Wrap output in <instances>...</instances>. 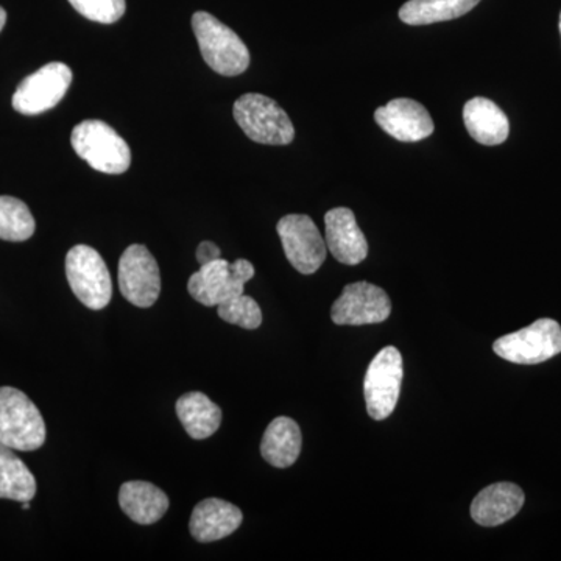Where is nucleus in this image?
Wrapping results in <instances>:
<instances>
[{
	"label": "nucleus",
	"mask_w": 561,
	"mask_h": 561,
	"mask_svg": "<svg viewBox=\"0 0 561 561\" xmlns=\"http://www.w3.org/2000/svg\"><path fill=\"white\" fill-rule=\"evenodd\" d=\"M192 31L201 47L203 60L225 77L241 76L250 66L249 47L238 33L221 24L213 14L197 11L192 16Z\"/></svg>",
	"instance_id": "1"
},
{
	"label": "nucleus",
	"mask_w": 561,
	"mask_h": 561,
	"mask_svg": "<svg viewBox=\"0 0 561 561\" xmlns=\"http://www.w3.org/2000/svg\"><path fill=\"white\" fill-rule=\"evenodd\" d=\"M0 442L24 453L36 451L46 442V423L38 408L13 387H0Z\"/></svg>",
	"instance_id": "2"
},
{
	"label": "nucleus",
	"mask_w": 561,
	"mask_h": 561,
	"mask_svg": "<svg viewBox=\"0 0 561 561\" xmlns=\"http://www.w3.org/2000/svg\"><path fill=\"white\" fill-rule=\"evenodd\" d=\"M70 144L81 160L87 161L95 171L121 175L130 169V147L105 122H81L73 128Z\"/></svg>",
	"instance_id": "3"
},
{
	"label": "nucleus",
	"mask_w": 561,
	"mask_h": 561,
	"mask_svg": "<svg viewBox=\"0 0 561 561\" xmlns=\"http://www.w3.org/2000/svg\"><path fill=\"white\" fill-rule=\"evenodd\" d=\"M234 121L253 142L287 146L295 138V128L286 111L267 95L243 94L232 108Z\"/></svg>",
	"instance_id": "4"
},
{
	"label": "nucleus",
	"mask_w": 561,
	"mask_h": 561,
	"mask_svg": "<svg viewBox=\"0 0 561 561\" xmlns=\"http://www.w3.org/2000/svg\"><path fill=\"white\" fill-rule=\"evenodd\" d=\"M66 276L76 297L92 311H101L113 298L108 267L99 251L77 245L66 256Z\"/></svg>",
	"instance_id": "5"
},
{
	"label": "nucleus",
	"mask_w": 561,
	"mask_h": 561,
	"mask_svg": "<svg viewBox=\"0 0 561 561\" xmlns=\"http://www.w3.org/2000/svg\"><path fill=\"white\" fill-rule=\"evenodd\" d=\"M254 276L250 261L236 262L220 260L201 265V271L191 276L187 290L191 297L206 308L219 306L243 294V287Z\"/></svg>",
	"instance_id": "6"
},
{
	"label": "nucleus",
	"mask_w": 561,
	"mask_h": 561,
	"mask_svg": "<svg viewBox=\"0 0 561 561\" xmlns=\"http://www.w3.org/2000/svg\"><path fill=\"white\" fill-rule=\"evenodd\" d=\"M494 353L513 364L537 365L561 353V327L552 319H540L493 343Z\"/></svg>",
	"instance_id": "7"
},
{
	"label": "nucleus",
	"mask_w": 561,
	"mask_h": 561,
	"mask_svg": "<svg viewBox=\"0 0 561 561\" xmlns=\"http://www.w3.org/2000/svg\"><path fill=\"white\" fill-rule=\"evenodd\" d=\"M402 356L400 350L387 346L376 354L365 375L364 393L367 412L373 420L389 419L400 400Z\"/></svg>",
	"instance_id": "8"
},
{
	"label": "nucleus",
	"mask_w": 561,
	"mask_h": 561,
	"mask_svg": "<svg viewBox=\"0 0 561 561\" xmlns=\"http://www.w3.org/2000/svg\"><path fill=\"white\" fill-rule=\"evenodd\" d=\"M276 231L295 271L312 275L327 261V242L311 217L305 214L284 216L276 225Z\"/></svg>",
	"instance_id": "9"
},
{
	"label": "nucleus",
	"mask_w": 561,
	"mask_h": 561,
	"mask_svg": "<svg viewBox=\"0 0 561 561\" xmlns=\"http://www.w3.org/2000/svg\"><path fill=\"white\" fill-rule=\"evenodd\" d=\"M72 70L65 62H49L21 81L13 95V108L25 116H36L55 108L65 98Z\"/></svg>",
	"instance_id": "10"
},
{
	"label": "nucleus",
	"mask_w": 561,
	"mask_h": 561,
	"mask_svg": "<svg viewBox=\"0 0 561 561\" xmlns=\"http://www.w3.org/2000/svg\"><path fill=\"white\" fill-rule=\"evenodd\" d=\"M119 289L125 300L138 308H151L161 294L158 262L144 245L128 247L119 261Z\"/></svg>",
	"instance_id": "11"
},
{
	"label": "nucleus",
	"mask_w": 561,
	"mask_h": 561,
	"mask_svg": "<svg viewBox=\"0 0 561 561\" xmlns=\"http://www.w3.org/2000/svg\"><path fill=\"white\" fill-rule=\"evenodd\" d=\"M391 301L387 291L375 284H348L331 309V319L341 327H362V324L382 323L389 319Z\"/></svg>",
	"instance_id": "12"
},
{
	"label": "nucleus",
	"mask_w": 561,
	"mask_h": 561,
	"mask_svg": "<svg viewBox=\"0 0 561 561\" xmlns=\"http://www.w3.org/2000/svg\"><path fill=\"white\" fill-rule=\"evenodd\" d=\"M375 121L391 138L419 142L434 133L430 111L412 99H394L375 111Z\"/></svg>",
	"instance_id": "13"
},
{
	"label": "nucleus",
	"mask_w": 561,
	"mask_h": 561,
	"mask_svg": "<svg viewBox=\"0 0 561 561\" xmlns=\"http://www.w3.org/2000/svg\"><path fill=\"white\" fill-rule=\"evenodd\" d=\"M327 247L332 256L345 265H357L367 260L368 242L350 208H334L324 216Z\"/></svg>",
	"instance_id": "14"
},
{
	"label": "nucleus",
	"mask_w": 561,
	"mask_h": 561,
	"mask_svg": "<svg viewBox=\"0 0 561 561\" xmlns=\"http://www.w3.org/2000/svg\"><path fill=\"white\" fill-rule=\"evenodd\" d=\"M524 491L512 482L493 483L483 489L471 504V518L479 526L496 527L511 522L522 511Z\"/></svg>",
	"instance_id": "15"
},
{
	"label": "nucleus",
	"mask_w": 561,
	"mask_h": 561,
	"mask_svg": "<svg viewBox=\"0 0 561 561\" xmlns=\"http://www.w3.org/2000/svg\"><path fill=\"white\" fill-rule=\"evenodd\" d=\"M243 515L241 508L231 502L217 500L202 501L192 512L190 530L198 542H213L230 537L241 527Z\"/></svg>",
	"instance_id": "16"
},
{
	"label": "nucleus",
	"mask_w": 561,
	"mask_h": 561,
	"mask_svg": "<svg viewBox=\"0 0 561 561\" xmlns=\"http://www.w3.org/2000/svg\"><path fill=\"white\" fill-rule=\"evenodd\" d=\"M465 127L482 146H500L511 133L504 111L485 98H474L463 108Z\"/></svg>",
	"instance_id": "17"
},
{
	"label": "nucleus",
	"mask_w": 561,
	"mask_h": 561,
	"mask_svg": "<svg viewBox=\"0 0 561 561\" xmlns=\"http://www.w3.org/2000/svg\"><path fill=\"white\" fill-rule=\"evenodd\" d=\"M119 504L122 512L131 522L149 526L160 522L169 511V497L150 482L131 481L121 486Z\"/></svg>",
	"instance_id": "18"
},
{
	"label": "nucleus",
	"mask_w": 561,
	"mask_h": 561,
	"mask_svg": "<svg viewBox=\"0 0 561 561\" xmlns=\"http://www.w3.org/2000/svg\"><path fill=\"white\" fill-rule=\"evenodd\" d=\"M301 431L294 420L278 416L268 424L261 442V454L275 468H289L301 453Z\"/></svg>",
	"instance_id": "19"
},
{
	"label": "nucleus",
	"mask_w": 561,
	"mask_h": 561,
	"mask_svg": "<svg viewBox=\"0 0 561 561\" xmlns=\"http://www.w3.org/2000/svg\"><path fill=\"white\" fill-rule=\"evenodd\" d=\"M176 415L194 440H205L219 431L221 411L201 391H191L176 401Z\"/></svg>",
	"instance_id": "20"
},
{
	"label": "nucleus",
	"mask_w": 561,
	"mask_h": 561,
	"mask_svg": "<svg viewBox=\"0 0 561 561\" xmlns=\"http://www.w3.org/2000/svg\"><path fill=\"white\" fill-rule=\"evenodd\" d=\"M481 0H409L400 10V20L409 25H430L457 20L479 5Z\"/></svg>",
	"instance_id": "21"
},
{
	"label": "nucleus",
	"mask_w": 561,
	"mask_h": 561,
	"mask_svg": "<svg viewBox=\"0 0 561 561\" xmlns=\"http://www.w3.org/2000/svg\"><path fill=\"white\" fill-rule=\"evenodd\" d=\"M35 496V476L14 449L0 442V500L25 502Z\"/></svg>",
	"instance_id": "22"
},
{
	"label": "nucleus",
	"mask_w": 561,
	"mask_h": 561,
	"mask_svg": "<svg viewBox=\"0 0 561 561\" xmlns=\"http://www.w3.org/2000/svg\"><path fill=\"white\" fill-rule=\"evenodd\" d=\"M36 224L31 209L20 198L0 197V239L9 242H24L35 234Z\"/></svg>",
	"instance_id": "23"
},
{
	"label": "nucleus",
	"mask_w": 561,
	"mask_h": 561,
	"mask_svg": "<svg viewBox=\"0 0 561 561\" xmlns=\"http://www.w3.org/2000/svg\"><path fill=\"white\" fill-rule=\"evenodd\" d=\"M217 312L221 320L227 323L238 324L243 330H257L262 324V311L260 305L242 294L231 300L217 306Z\"/></svg>",
	"instance_id": "24"
},
{
	"label": "nucleus",
	"mask_w": 561,
	"mask_h": 561,
	"mask_svg": "<svg viewBox=\"0 0 561 561\" xmlns=\"http://www.w3.org/2000/svg\"><path fill=\"white\" fill-rule=\"evenodd\" d=\"M69 3L81 16L101 24H114L127 10L125 0H69Z\"/></svg>",
	"instance_id": "25"
},
{
	"label": "nucleus",
	"mask_w": 561,
	"mask_h": 561,
	"mask_svg": "<svg viewBox=\"0 0 561 561\" xmlns=\"http://www.w3.org/2000/svg\"><path fill=\"white\" fill-rule=\"evenodd\" d=\"M221 251L216 243L205 241L198 245L197 249V261L201 265L209 264V262H214L220 260Z\"/></svg>",
	"instance_id": "26"
},
{
	"label": "nucleus",
	"mask_w": 561,
	"mask_h": 561,
	"mask_svg": "<svg viewBox=\"0 0 561 561\" xmlns=\"http://www.w3.org/2000/svg\"><path fill=\"white\" fill-rule=\"evenodd\" d=\"M7 22V11L0 7V32H2V28L5 27Z\"/></svg>",
	"instance_id": "27"
},
{
	"label": "nucleus",
	"mask_w": 561,
	"mask_h": 561,
	"mask_svg": "<svg viewBox=\"0 0 561 561\" xmlns=\"http://www.w3.org/2000/svg\"><path fill=\"white\" fill-rule=\"evenodd\" d=\"M560 32H561V16H560Z\"/></svg>",
	"instance_id": "28"
}]
</instances>
